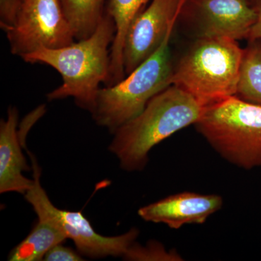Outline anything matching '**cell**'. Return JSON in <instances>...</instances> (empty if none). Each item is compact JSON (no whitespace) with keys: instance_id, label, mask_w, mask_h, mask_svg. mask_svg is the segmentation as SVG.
<instances>
[{"instance_id":"obj_1","label":"cell","mask_w":261,"mask_h":261,"mask_svg":"<svg viewBox=\"0 0 261 261\" xmlns=\"http://www.w3.org/2000/svg\"><path fill=\"white\" fill-rule=\"evenodd\" d=\"M116 27L108 13L90 37L57 49L39 48L22 57L27 63H42L55 68L63 84L47 94L49 100L73 97L77 106L92 113L101 82H108L111 65L108 48Z\"/></svg>"},{"instance_id":"obj_2","label":"cell","mask_w":261,"mask_h":261,"mask_svg":"<svg viewBox=\"0 0 261 261\" xmlns=\"http://www.w3.org/2000/svg\"><path fill=\"white\" fill-rule=\"evenodd\" d=\"M205 108L190 94L170 86L154 96L138 116L115 132L109 150L125 171H142L151 149L178 130L195 124Z\"/></svg>"},{"instance_id":"obj_3","label":"cell","mask_w":261,"mask_h":261,"mask_svg":"<svg viewBox=\"0 0 261 261\" xmlns=\"http://www.w3.org/2000/svg\"><path fill=\"white\" fill-rule=\"evenodd\" d=\"M243 54L234 39L197 38L174 67L172 85L205 107L236 96Z\"/></svg>"},{"instance_id":"obj_4","label":"cell","mask_w":261,"mask_h":261,"mask_svg":"<svg viewBox=\"0 0 261 261\" xmlns=\"http://www.w3.org/2000/svg\"><path fill=\"white\" fill-rule=\"evenodd\" d=\"M196 130L225 161L245 170L261 167V106L232 96L204 109Z\"/></svg>"},{"instance_id":"obj_5","label":"cell","mask_w":261,"mask_h":261,"mask_svg":"<svg viewBox=\"0 0 261 261\" xmlns=\"http://www.w3.org/2000/svg\"><path fill=\"white\" fill-rule=\"evenodd\" d=\"M170 32L159 49L123 80L99 89L93 111L94 121L113 134L138 116L149 101L172 85Z\"/></svg>"},{"instance_id":"obj_6","label":"cell","mask_w":261,"mask_h":261,"mask_svg":"<svg viewBox=\"0 0 261 261\" xmlns=\"http://www.w3.org/2000/svg\"><path fill=\"white\" fill-rule=\"evenodd\" d=\"M32 163L34 186L24 195L32 206L38 219L47 221L73 240L79 253L90 258L108 256L123 257L140 234L138 228H132L123 234L105 237L94 231L89 220L79 211L58 208L49 200L41 185V168L37 159L28 151Z\"/></svg>"},{"instance_id":"obj_7","label":"cell","mask_w":261,"mask_h":261,"mask_svg":"<svg viewBox=\"0 0 261 261\" xmlns=\"http://www.w3.org/2000/svg\"><path fill=\"white\" fill-rule=\"evenodd\" d=\"M5 32L12 53L21 58L39 48L69 45L75 39L60 0H23L15 23Z\"/></svg>"},{"instance_id":"obj_8","label":"cell","mask_w":261,"mask_h":261,"mask_svg":"<svg viewBox=\"0 0 261 261\" xmlns=\"http://www.w3.org/2000/svg\"><path fill=\"white\" fill-rule=\"evenodd\" d=\"M187 0H152L130 24L123 47L125 75H129L159 49L173 31Z\"/></svg>"},{"instance_id":"obj_9","label":"cell","mask_w":261,"mask_h":261,"mask_svg":"<svg viewBox=\"0 0 261 261\" xmlns=\"http://www.w3.org/2000/svg\"><path fill=\"white\" fill-rule=\"evenodd\" d=\"M191 22L197 38L248 39L256 23V4L249 0H190Z\"/></svg>"},{"instance_id":"obj_10","label":"cell","mask_w":261,"mask_h":261,"mask_svg":"<svg viewBox=\"0 0 261 261\" xmlns=\"http://www.w3.org/2000/svg\"><path fill=\"white\" fill-rule=\"evenodd\" d=\"M223 203L220 195L185 192L144 206L139 209L138 215L147 222L179 229L187 224H203L222 207Z\"/></svg>"},{"instance_id":"obj_11","label":"cell","mask_w":261,"mask_h":261,"mask_svg":"<svg viewBox=\"0 0 261 261\" xmlns=\"http://www.w3.org/2000/svg\"><path fill=\"white\" fill-rule=\"evenodd\" d=\"M18 111L8 108L6 120L0 123V193L18 192L25 195L34 186V180L25 177L30 170L22 152L24 141L17 132Z\"/></svg>"},{"instance_id":"obj_12","label":"cell","mask_w":261,"mask_h":261,"mask_svg":"<svg viewBox=\"0 0 261 261\" xmlns=\"http://www.w3.org/2000/svg\"><path fill=\"white\" fill-rule=\"evenodd\" d=\"M149 0H109L108 13L116 27L114 39L111 49V65L108 87L118 83L126 77L123 68V53L125 39L130 24L142 6Z\"/></svg>"},{"instance_id":"obj_13","label":"cell","mask_w":261,"mask_h":261,"mask_svg":"<svg viewBox=\"0 0 261 261\" xmlns=\"http://www.w3.org/2000/svg\"><path fill=\"white\" fill-rule=\"evenodd\" d=\"M66 239L61 230L47 221L39 219L27 238L10 252L8 260H44V255L51 247L63 243Z\"/></svg>"},{"instance_id":"obj_14","label":"cell","mask_w":261,"mask_h":261,"mask_svg":"<svg viewBox=\"0 0 261 261\" xmlns=\"http://www.w3.org/2000/svg\"><path fill=\"white\" fill-rule=\"evenodd\" d=\"M107 0H60L75 39L90 37L104 17Z\"/></svg>"},{"instance_id":"obj_15","label":"cell","mask_w":261,"mask_h":261,"mask_svg":"<svg viewBox=\"0 0 261 261\" xmlns=\"http://www.w3.org/2000/svg\"><path fill=\"white\" fill-rule=\"evenodd\" d=\"M236 96L261 106V39H249L243 49Z\"/></svg>"},{"instance_id":"obj_16","label":"cell","mask_w":261,"mask_h":261,"mask_svg":"<svg viewBox=\"0 0 261 261\" xmlns=\"http://www.w3.org/2000/svg\"><path fill=\"white\" fill-rule=\"evenodd\" d=\"M126 260L135 261H183L185 259L175 249L166 250L162 244L152 240L145 246L135 243L123 257Z\"/></svg>"},{"instance_id":"obj_17","label":"cell","mask_w":261,"mask_h":261,"mask_svg":"<svg viewBox=\"0 0 261 261\" xmlns=\"http://www.w3.org/2000/svg\"><path fill=\"white\" fill-rule=\"evenodd\" d=\"M23 0H0V25L3 31L15 23Z\"/></svg>"},{"instance_id":"obj_18","label":"cell","mask_w":261,"mask_h":261,"mask_svg":"<svg viewBox=\"0 0 261 261\" xmlns=\"http://www.w3.org/2000/svg\"><path fill=\"white\" fill-rule=\"evenodd\" d=\"M61 244L51 247L44 255L45 261H83L80 253H77L74 250L63 246Z\"/></svg>"},{"instance_id":"obj_19","label":"cell","mask_w":261,"mask_h":261,"mask_svg":"<svg viewBox=\"0 0 261 261\" xmlns=\"http://www.w3.org/2000/svg\"><path fill=\"white\" fill-rule=\"evenodd\" d=\"M256 8L257 18L256 23L254 25L249 39H261V0H257Z\"/></svg>"}]
</instances>
